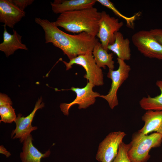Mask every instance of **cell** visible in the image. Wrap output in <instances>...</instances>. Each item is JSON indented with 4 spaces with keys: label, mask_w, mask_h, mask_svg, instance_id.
Masks as SVG:
<instances>
[{
    "label": "cell",
    "mask_w": 162,
    "mask_h": 162,
    "mask_svg": "<svg viewBox=\"0 0 162 162\" xmlns=\"http://www.w3.org/2000/svg\"><path fill=\"white\" fill-rule=\"evenodd\" d=\"M35 22L44 32L45 43H51L61 49L70 60L77 56L92 52L98 40L96 37L83 32L69 34L62 31L47 19L36 17Z\"/></svg>",
    "instance_id": "obj_1"
},
{
    "label": "cell",
    "mask_w": 162,
    "mask_h": 162,
    "mask_svg": "<svg viewBox=\"0 0 162 162\" xmlns=\"http://www.w3.org/2000/svg\"><path fill=\"white\" fill-rule=\"evenodd\" d=\"M100 15L101 12L92 7L61 14L54 23L68 32L78 34L85 32L96 37Z\"/></svg>",
    "instance_id": "obj_2"
},
{
    "label": "cell",
    "mask_w": 162,
    "mask_h": 162,
    "mask_svg": "<svg viewBox=\"0 0 162 162\" xmlns=\"http://www.w3.org/2000/svg\"><path fill=\"white\" fill-rule=\"evenodd\" d=\"M162 142V135L154 132L144 134L138 131L132 135L128 155L132 162H147L151 157L150 150L160 147Z\"/></svg>",
    "instance_id": "obj_3"
},
{
    "label": "cell",
    "mask_w": 162,
    "mask_h": 162,
    "mask_svg": "<svg viewBox=\"0 0 162 162\" xmlns=\"http://www.w3.org/2000/svg\"><path fill=\"white\" fill-rule=\"evenodd\" d=\"M61 60L65 65L66 70L71 68L74 64L82 66L86 71L84 77L94 86H102L104 84V75L102 70L96 64L92 52L79 55L70 60L68 62L63 61L62 58Z\"/></svg>",
    "instance_id": "obj_4"
},
{
    "label": "cell",
    "mask_w": 162,
    "mask_h": 162,
    "mask_svg": "<svg viewBox=\"0 0 162 162\" xmlns=\"http://www.w3.org/2000/svg\"><path fill=\"white\" fill-rule=\"evenodd\" d=\"M118 64L117 70L109 69L107 76L112 80L111 87L108 94L105 95H100L101 97L108 102L110 108L113 110L118 104L117 96L118 91L123 83L128 79L131 70L130 66L125 61L117 58Z\"/></svg>",
    "instance_id": "obj_5"
},
{
    "label": "cell",
    "mask_w": 162,
    "mask_h": 162,
    "mask_svg": "<svg viewBox=\"0 0 162 162\" xmlns=\"http://www.w3.org/2000/svg\"><path fill=\"white\" fill-rule=\"evenodd\" d=\"M131 40L134 45L145 56L162 60V44L150 30L136 32L132 36Z\"/></svg>",
    "instance_id": "obj_6"
},
{
    "label": "cell",
    "mask_w": 162,
    "mask_h": 162,
    "mask_svg": "<svg viewBox=\"0 0 162 162\" xmlns=\"http://www.w3.org/2000/svg\"><path fill=\"white\" fill-rule=\"evenodd\" d=\"M126 134L119 131L110 133L100 143L95 156L99 162H112L116 156L121 143Z\"/></svg>",
    "instance_id": "obj_7"
},
{
    "label": "cell",
    "mask_w": 162,
    "mask_h": 162,
    "mask_svg": "<svg viewBox=\"0 0 162 162\" xmlns=\"http://www.w3.org/2000/svg\"><path fill=\"white\" fill-rule=\"evenodd\" d=\"M123 26V22L119 21L118 19L110 16L105 11L101 12L97 36L104 49L108 50V46L115 41V32L119 31Z\"/></svg>",
    "instance_id": "obj_8"
},
{
    "label": "cell",
    "mask_w": 162,
    "mask_h": 162,
    "mask_svg": "<svg viewBox=\"0 0 162 162\" xmlns=\"http://www.w3.org/2000/svg\"><path fill=\"white\" fill-rule=\"evenodd\" d=\"M94 86L92 83L88 82L84 87H72L68 89L74 92L76 96L75 99L70 103H62L60 104V107L64 114L68 116L70 109L75 104L78 105L79 109H85L93 105L96 101V98L100 95L93 91Z\"/></svg>",
    "instance_id": "obj_9"
},
{
    "label": "cell",
    "mask_w": 162,
    "mask_h": 162,
    "mask_svg": "<svg viewBox=\"0 0 162 162\" xmlns=\"http://www.w3.org/2000/svg\"><path fill=\"white\" fill-rule=\"evenodd\" d=\"M42 98L38 99L35 104L32 112L28 116L24 117L19 113L15 121L16 124L15 129L11 134V136L13 139L18 138L21 142L23 141L31 134V132L38 129L36 126H33L32 123L36 111L44 106V104L42 102Z\"/></svg>",
    "instance_id": "obj_10"
},
{
    "label": "cell",
    "mask_w": 162,
    "mask_h": 162,
    "mask_svg": "<svg viewBox=\"0 0 162 162\" xmlns=\"http://www.w3.org/2000/svg\"><path fill=\"white\" fill-rule=\"evenodd\" d=\"M26 13L13 4L10 0H0V22L13 28L25 16Z\"/></svg>",
    "instance_id": "obj_11"
},
{
    "label": "cell",
    "mask_w": 162,
    "mask_h": 162,
    "mask_svg": "<svg viewBox=\"0 0 162 162\" xmlns=\"http://www.w3.org/2000/svg\"><path fill=\"white\" fill-rule=\"evenodd\" d=\"M96 0H55L51 2L52 10L56 14L93 7Z\"/></svg>",
    "instance_id": "obj_12"
},
{
    "label": "cell",
    "mask_w": 162,
    "mask_h": 162,
    "mask_svg": "<svg viewBox=\"0 0 162 162\" xmlns=\"http://www.w3.org/2000/svg\"><path fill=\"white\" fill-rule=\"evenodd\" d=\"M3 26V41L0 44V50L4 52L7 57L14 54L18 50H28L26 46L22 42V36L14 29L12 34H10L6 26Z\"/></svg>",
    "instance_id": "obj_13"
},
{
    "label": "cell",
    "mask_w": 162,
    "mask_h": 162,
    "mask_svg": "<svg viewBox=\"0 0 162 162\" xmlns=\"http://www.w3.org/2000/svg\"><path fill=\"white\" fill-rule=\"evenodd\" d=\"M142 119L144 124L139 132L145 135L154 132L162 135V110H147Z\"/></svg>",
    "instance_id": "obj_14"
},
{
    "label": "cell",
    "mask_w": 162,
    "mask_h": 162,
    "mask_svg": "<svg viewBox=\"0 0 162 162\" xmlns=\"http://www.w3.org/2000/svg\"><path fill=\"white\" fill-rule=\"evenodd\" d=\"M32 136L30 135L23 142L22 152L20 154L22 162H41L42 158L49 157L50 149L44 153L39 151L33 144Z\"/></svg>",
    "instance_id": "obj_15"
},
{
    "label": "cell",
    "mask_w": 162,
    "mask_h": 162,
    "mask_svg": "<svg viewBox=\"0 0 162 162\" xmlns=\"http://www.w3.org/2000/svg\"><path fill=\"white\" fill-rule=\"evenodd\" d=\"M115 35V41L108 46V50L116 54L117 58L124 61L129 60L131 56L129 40L124 38L122 34L119 31L116 32Z\"/></svg>",
    "instance_id": "obj_16"
},
{
    "label": "cell",
    "mask_w": 162,
    "mask_h": 162,
    "mask_svg": "<svg viewBox=\"0 0 162 162\" xmlns=\"http://www.w3.org/2000/svg\"><path fill=\"white\" fill-rule=\"evenodd\" d=\"M108 50L103 48L101 44L98 41L95 44L92 51L94 59L98 66L100 68L113 70L114 62L113 60V54L108 53Z\"/></svg>",
    "instance_id": "obj_17"
},
{
    "label": "cell",
    "mask_w": 162,
    "mask_h": 162,
    "mask_svg": "<svg viewBox=\"0 0 162 162\" xmlns=\"http://www.w3.org/2000/svg\"><path fill=\"white\" fill-rule=\"evenodd\" d=\"M156 84L160 90V94L154 97L148 95L142 98L139 101L142 109L146 111L162 110V79L157 81Z\"/></svg>",
    "instance_id": "obj_18"
},
{
    "label": "cell",
    "mask_w": 162,
    "mask_h": 162,
    "mask_svg": "<svg viewBox=\"0 0 162 162\" xmlns=\"http://www.w3.org/2000/svg\"><path fill=\"white\" fill-rule=\"evenodd\" d=\"M102 5L110 9L114 14L118 17L124 20L127 25L129 27H133L134 21L136 19V14L130 17L126 16L122 14L115 7L113 4L109 0H96Z\"/></svg>",
    "instance_id": "obj_19"
},
{
    "label": "cell",
    "mask_w": 162,
    "mask_h": 162,
    "mask_svg": "<svg viewBox=\"0 0 162 162\" xmlns=\"http://www.w3.org/2000/svg\"><path fill=\"white\" fill-rule=\"evenodd\" d=\"M0 122L11 123L15 121L16 117L14 109L11 105H5L0 106Z\"/></svg>",
    "instance_id": "obj_20"
},
{
    "label": "cell",
    "mask_w": 162,
    "mask_h": 162,
    "mask_svg": "<svg viewBox=\"0 0 162 162\" xmlns=\"http://www.w3.org/2000/svg\"><path fill=\"white\" fill-rule=\"evenodd\" d=\"M130 144L122 141L120 144L118 154L112 162H132L129 158L128 152Z\"/></svg>",
    "instance_id": "obj_21"
},
{
    "label": "cell",
    "mask_w": 162,
    "mask_h": 162,
    "mask_svg": "<svg viewBox=\"0 0 162 162\" xmlns=\"http://www.w3.org/2000/svg\"><path fill=\"white\" fill-rule=\"evenodd\" d=\"M14 5L20 10L24 11L28 6L31 4L34 1V0H10Z\"/></svg>",
    "instance_id": "obj_22"
},
{
    "label": "cell",
    "mask_w": 162,
    "mask_h": 162,
    "mask_svg": "<svg viewBox=\"0 0 162 162\" xmlns=\"http://www.w3.org/2000/svg\"><path fill=\"white\" fill-rule=\"evenodd\" d=\"M150 31L156 40L162 44V29H152Z\"/></svg>",
    "instance_id": "obj_23"
},
{
    "label": "cell",
    "mask_w": 162,
    "mask_h": 162,
    "mask_svg": "<svg viewBox=\"0 0 162 162\" xmlns=\"http://www.w3.org/2000/svg\"><path fill=\"white\" fill-rule=\"evenodd\" d=\"M12 102L10 99L6 94L0 93V106L5 105H11Z\"/></svg>",
    "instance_id": "obj_24"
},
{
    "label": "cell",
    "mask_w": 162,
    "mask_h": 162,
    "mask_svg": "<svg viewBox=\"0 0 162 162\" xmlns=\"http://www.w3.org/2000/svg\"><path fill=\"white\" fill-rule=\"evenodd\" d=\"M0 153L5 155L7 158H9L11 155V153L2 145L0 146Z\"/></svg>",
    "instance_id": "obj_25"
},
{
    "label": "cell",
    "mask_w": 162,
    "mask_h": 162,
    "mask_svg": "<svg viewBox=\"0 0 162 162\" xmlns=\"http://www.w3.org/2000/svg\"></svg>",
    "instance_id": "obj_26"
}]
</instances>
